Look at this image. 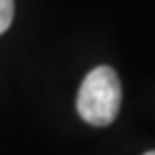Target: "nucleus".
<instances>
[{
    "instance_id": "f257e3e1",
    "label": "nucleus",
    "mask_w": 155,
    "mask_h": 155,
    "mask_svg": "<svg viewBox=\"0 0 155 155\" xmlns=\"http://www.w3.org/2000/svg\"><path fill=\"white\" fill-rule=\"evenodd\" d=\"M121 108V82L112 67H95L80 86L78 93V112L97 127L110 125Z\"/></svg>"
},
{
    "instance_id": "f03ea898",
    "label": "nucleus",
    "mask_w": 155,
    "mask_h": 155,
    "mask_svg": "<svg viewBox=\"0 0 155 155\" xmlns=\"http://www.w3.org/2000/svg\"><path fill=\"white\" fill-rule=\"evenodd\" d=\"M13 11H15L13 0H0V35L7 32V28L11 26V22H13Z\"/></svg>"
},
{
    "instance_id": "7ed1b4c3",
    "label": "nucleus",
    "mask_w": 155,
    "mask_h": 155,
    "mask_svg": "<svg viewBox=\"0 0 155 155\" xmlns=\"http://www.w3.org/2000/svg\"><path fill=\"white\" fill-rule=\"evenodd\" d=\"M144 155H155V151H147V153H144Z\"/></svg>"
}]
</instances>
